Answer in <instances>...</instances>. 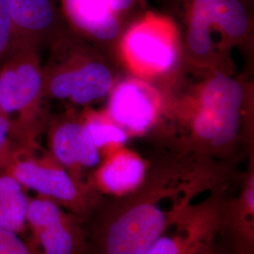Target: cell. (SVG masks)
<instances>
[{
    "instance_id": "4",
    "label": "cell",
    "mask_w": 254,
    "mask_h": 254,
    "mask_svg": "<svg viewBox=\"0 0 254 254\" xmlns=\"http://www.w3.org/2000/svg\"><path fill=\"white\" fill-rule=\"evenodd\" d=\"M244 101V88L236 79L219 73L206 81L191 125L198 153L225 154L236 145Z\"/></svg>"
},
{
    "instance_id": "5",
    "label": "cell",
    "mask_w": 254,
    "mask_h": 254,
    "mask_svg": "<svg viewBox=\"0 0 254 254\" xmlns=\"http://www.w3.org/2000/svg\"><path fill=\"white\" fill-rule=\"evenodd\" d=\"M4 172L11 174L26 190L54 200L84 220L90 218L104 197L89 183L76 180L50 153L21 151Z\"/></svg>"
},
{
    "instance_id": "19",
    "label": "cell",
    "mask_w": 254,
    "mask_h": 254,
    "mask_svg": "<svg viewBox=\"0 0 254 254\" xmlns=\"http://www.w3.org/2000/svg\"><path fill=\"white\" fill-rule=\"evenodd\" d=\"M0 254H41L29 238L24 240L18 234L0 227Z\"/></svg>"
},
{
    "instance_id": "8",
    "label": "cell",
    "mask_w": 254,
    "mask_h": 254,
    "mask_svg": "<svg viewBox=\"0 0 254 254\" xmlns=\"http://www.w3.org/2000/svg\"><path fill=\"white\" fill-rule=\"evenodd\" d=\"M123 41L127 62L138 73H167L176 64V27L166 16L146 13L128 28Z\"/></svg>"
},
{
    "instance_id": "12",
    "label": "cell",
    "mask_w": 254,
    "mask_h": 254,
    "mask_svg": "<svg viewBox=\"0 0 254 254\" xmlns=\"http://www.w3.org/2000/svg\"><path fill=\"white\" fill-rule=\"evenodd\" d=\"M14 46L39 48L64 33L53 0H7Z\"/></svg>"
},
{
    "instance_id": "1",
    "label": "cell",
    "mask_w": 254,
    "mask_h": 254,
    "mask_svg": "<svg viewBox=\"0 0 254 254\" xmlns=\"http://www.w3.org/2000/svg\"><path fill=\"white\" fill-rule=\"evenodd\" d=\"M221 172L198 163L160 164L131 194L103 199L91 217L89 254H144L206 191L223 190Z\"/></svg>"
},
{
    "instance_id": "3",
    "label": "cell",
    "mask_w": 254,
    "mask_h": 254,
    "mask_svg": "<svg viewBox=\"0 0 254 254\" xmlns=\"http://www.w3.org/2000/svg\"><path fill=\"white\" fill-rule=\"evenodd\" d=\"M75 40L62 33L53 41V53L43 67L44 91L45 97L83 106L105 97L113 76L106 64L86 53Z\"/></svg>"
},
{
    "instance_id": "9",
    "label": "cell",
    "mask_w": 254,
    "mask_h": 254,
    "mask_svg": "<svg viewBox=\"0 0 254 254\" xmlns=\"http://www.w3.org/2000/svg\"><path fill=\"white\" fill-rule=\"evenodd\" d=\"M222 190L196 201L144 254H200L216 243Z\"/></svg>"
},
{
    "instance_id": "7",
    "label": "cell",
    "mask_w": 254,
    "mask_h": 254,
    "mask_svg": "<svg viewBox=\"0 0 254 254\" xmlns=\"http://www.w3.org/2000/svg\"><path fill=\"white\" fill-rule=\"evenodd\" d=\"M30 239L41 254H89L83 220L43 196L30 198L27 212Z\"/></svg>"
},
{
    "instance_id": "14",
    "label": "cell",
    "mask_w": 254,
    "mask_h": 254,
    "mask_svg": "<svg viewBox=\"0 0 254 254\" xmlns=\"http://www.w3.org/2000/svg\"><path fill=\"white\" fill-rule=\"evenodd\" d=\"M157 104L152 91L136 80L122 82L111 92L109 117L127 134H143L153 126Z\"/></svg>"
},
{
    "instance_id": "6",
    "label": "cell",
    "mask_w": 254,
    "mask_h": 254,
    "mask_svg": "<svg viewBox=\"0 0 254 254\" xmlns=\"http://www.w3.org/2000/svg\"><path fill=\"white\" fill-rule=\"evenodd\" d=\"M188 44L191 53L206 58L213 50V33L228 40L248 34L251 17L243 0H186Z\"/></svg>"
},
{
    "instance_id": "15",
    "label": "cell",
    "mask_w": 254,
    "mask_h": 254,
    "mask_svg": "<svg viewBox=\"0 0 254 254\" xmlns=\"http://www.w3.org/2000/svg\"><path fill=\"white\" fill-rule=\"evenodd\" d=\"M64 13L82 34L109 42L118 36L121 18L109 0H63Z\"/></svg>"
},
{
    "instance_id": "16",
    "label": "cell",
    "mask_w": 254,
    "mask_h": 254,
    "mask_svg": "<svg viewBox=\"0 0 254 254\" xmlns=\"http://www.w3.org/2000/svg\"><path fill=\"white\" fill-rule=\"evenodd\" d=\"M30 198L11 174L0 171V227L18 235L26 233Z\"/></svg>"
},
{
    "instance_id": "17",
    "label": "cell",
    "mask_w": 254,
    "mask_h": 254,
    "mask_svg": "<svg viewBox=\"0 0 254 254\" xmlns=\"http://www.w3.org/2000/svg\"><path fill=\"white\" fill-rule=\"evenodd\" d=\"M83 125L89 132L92 141L102 152L110 153L125 145L128 134L109 117L90 115L82 120Z\"/></svg>"
},
{
    "instance_id": "10",
    "label": "cell",
    "mask_w": 254,
    "mask_h": 254,
    "mask_svg": "<svg viewBox=\"0 0 254 254\" xmlns=\"http://www.w3.org/2000/svg\"><path fill=\"white\" fill-rule=\"evenodd\" d=\"M50 154L73 177L83 183V171L96 169L101 152L89 132L77 119L65 117L51 124L48 130ZM90 184V183H89Z\"/></svg>"
},
{
    "instance_id": "13",
    "label": "cell",
    "mask_w": 254,
    "mask_h": 254,
    "mask_svg": "<svg viewBox=\"0 0 254 254\" xmlns=\"http://www.w3.org/2000/svg\"><path fill=\"white\" fill-rule=\"evenodd\" d=\"M147 172L145 161L122 146L101 161L89 183L103 197L120 198L137 190L145 180Z\"/></svg>"
},
{
    "instance_id": "22",
    "label": "cell",
    "mask_w": 254,
    "mask_h": 254,
    "mask_svg": "<svg viewBox=\"0 0 254 254\" xmlns=\"http://www.w3.org/2000/svg\"><path fill=\"white\" fill-rule=\"evenodd\" d=\"M200 254H228L227 253H220L216 247V243L208 247L205 251H203Z\"/></svg>"
},
{
    "instance_id": "11",
    "label": "cell",
    "mask_w": 254,
    "mask_h": 254,
    "mask_svg": "<svg viewBox=\"0 0 254 254\" xmlns=\"http://www.w3.org/2000/svg\"><path fill=\"white\" fill-rule=\"evenodd\" d=\"M218 236L229 243L230 254H254V174L246 175L235 197L223 195L218 213Z\"/></svg>"
},
{
    "instance_id": "21",
    "label": "cell",
    "mask_w": 254,
    "mask_h": 254,
    "mask_svg": "<svg viewBox=\"0 0 254 254\" xmlns=\"http://www.w3.org/2000/svg\"><path fill=\"white\" fill-rule=\"evenodd\" d=\"M114 12L121 18L133 9L139 0H109Z\"/></svg>"
},
{
    "instance_id": "20",
    "label": "cell",
    "mask_w": 254,
    "mask_h": 254,
    "mask_svg": "<svg viewBox=\"0 0 254 254\" xmlns=\"http://www.w3.org/2000/svg\"><path fill=\"white\" fill-rule=\"evenodd\" d=\"M14 46L11 18L7 0H0V63L10 53Z\"/></svg>"
},
{
    "instance_id": "2",
    "label": "cell",
    "mask_w": 254,
    "mask_h": 254,
    "mask_svg": "<svg viewBox=\"0 0 254 254\" xmlns=\"http://www.w3.org/2000/svg\"><path fill=\"white\" fill-rule=\"evenodd\" d=\"M44 98L43 66L38 49L14 46L0 63V111L12 121L23 150L38 149Z\"/></svg>"
},
{
    "instance_id": "18",
    "label": "cell",
    "mask_w": 254,
    "mask_h": 254,
    "mask_svg": "<svg viewBox=\"0 0 254 254\" xmlns=\"http://www.w3.org/2000/svg\"><path fill=\"white\" fill-rule=\"evenodd\" d=\"M20 151L12 121L0 111V171H5Z\"/></svg>"
}]
</instances>
